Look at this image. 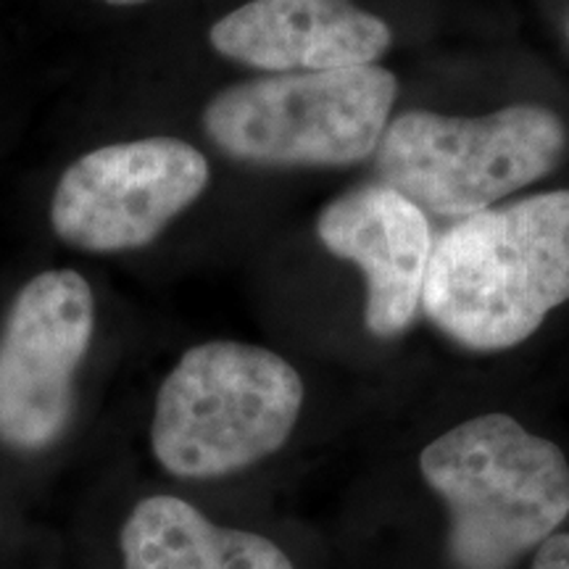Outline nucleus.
Instances as JSON below:
<instances>
[{
    "label": "nucleus",
    "instance_id": "nucleus-1",
    "mask_svg": "<svg viewBox=\"0 0 569 569\" xmlns=\"http://www.w3.org/2000/svg\"><path fill=\"white\" fill-rule=\"evenodd\" d=\"M569 301V190L457 219L432 243L422 311L453 343L507 351Z\"/></svg>",
    "mask_w": 569,
    "mask_h": 569
},
{
    "label": "nucleus",
    "instance_id": "nucleus-2",
    "mask_svg": "<svg viewBox=\"0 0 569 569\" xmlns=\"http://www.w3.org/2000/svg\"><path fill=\"white\" fill-rule=\"evenodd\" d=\"M451 515L448 553L459 569H507L569 517V461L509 415L467 419L419 457Z\"/></svg>",
    "mask_w": 569,
    "mask_h": 569
},
{
    "label": "nucleus",
    "instance_id": "nucleus-3",
    "mask_svg": "<svg viewBox=\"0 0 569 569\" xmlns=\"http://www.w3.org/2000/svg\"><path fill=\"white\" fill-rule=\"evenodd\" d=\"M303 407V380L280 353L211 340L177 361L156 396L151 446L177 478H222L280 451Z\"/></svg>",
    "mask_w": 569,
    "mask_h": 569
},
{
    "label": "nucleus",
    "instance_id": "nucleus-4",
    "mask_svg": "<svg viewBox=\"0 0 569 569\" xmlns=\"http://www.w3.org/2000/svg\"><path fill=\"white\" fill-rule=\"evenodd\" d=\"M398 96L386 67L296 71L234 82L201 113L224 156L269 169H340L372 159Z\"/></svg>",
    "mask_w": 569,
    "mask_h": 569
},
{
    "label": "nucleus",
    "instance_id": "nucleus-5",
    "mask_svg": "<svg viewBox=\"0 0 569 569\" xmlns=\"http://www.w3.org/2000/svg\"><path fill=\"white\" fill-rule=\"evenodd\" d=\"M565 151V122L546 106L515 103L486 117L403 111L390 119L375 169L425 213L465 219L543 180Z\"/></svg>",
    "mask_w": 569,
    "mask_h": 569
},
{
    "label": "nucleus",
    "instance_id": "nucleus-6",
    "mask_svg": "<svg viewBox=\"0 0 569 569\" xmlns=\"http://www.w3.org/2000/svg\"><path fill=\"white\" fill-rule=\"evenodd\" d=\"M209 180L206 156L180 138L111 142L63 169L51 227L74 251H138L190 209Z\"/></svg>",
    "mask_w": 569,
    "mask_h": 569
},
{
    "label": "nucleus",
    "instance_id": "nucleus-7",
    "mask_svg": "<svg viewBox=\"0 0 569 569\" xmlns=\"http://www.w3.org/2000/svg\"><path fill=\"white\" fill-rule=\"evenodd\" d=\"M92 330L96 298L74 269H46L19 290L0 330V443L40 451L61 436Z\"/></svg>",
    "mask_w": 569,
    "mask_h": 569
},
{
    "label": "nucleus",
    "instance_id": "nucleus-8",
    "mask_svg": "<svg viewBox=\"0 0 569 569\" xmlns=\"http://www.w3.org/2000/svg\"><path fill=\"white\" fill-rule=\"evenodd\" d=\"M317 238L365 274V322L372 336L396 338L415 325L436 243L417 203L382 182L359 184L325 206Z\"/></svg>",
    "mask_w": 569,
    "mask_h": 569
},
{
    "label": "nucleus",
    "instance_id": "nucleus-9",
    "mask_svg": "<svg viewBox=\"0 0 569 569\" xmlns=\"http://www.w3.org/2000/svg\"><path fill=\"white\" fill-rule=\"evenodd\" d=\"M211 48L269 74L369 67L393 32L351 0H251L217 21Z\"/></svg>",
    "mask_w": 569,
    "mask_h": 569
},
{
    "label": "nucleus",
    "instance_id": "nucleus-10",
    "mask_svg": "<svg viewBox=\"0 0 569 569\" xmlns=\"http://www.w3.org/2000/svg\"><path fill=\"white\" fill-rule=\"evenodd\" d=\"M122 553L127 569H293L272 540L219 528L174 496L146 498L132 509Z\"/></svg>",
    "mask_w": 569,
    "mask_h": 569
},
{
    "label": "nucleus",
    "instance_id": "nucleus-11",
    "mask_svg": "<svg viewBox=\"0 0 569 569\" xmlns=\"http://www.w3.org/2000/svg\"><path fill=\"white\" fill-rule=\"evenodd\" d=\"M532 569H569V532H553L538 546Z\"/></svg>",
    "mask_w": 569,
    "mask_h": 569
},
{
    "label": "nucleus",
    "instance_id": "nucleus-12",
    "mask_svg": "<svg viewBox=\"0 0 569 569\" xmlns=\"http://www.w3.org/2000/svg\"><path fill=\"white\" fill-rule=\"evenodd\" d=\"M109 6H142V3H151V0H103Z\"/></svg>",
    "mask_w": 569,
    "mask_h": 569
},
{
    "label": "nucleus",
    "instance_id": "nucleus-13",
    "mask_svg": "<svg viewBox=\"0 0 569 569\" xmlns=\"http://www.w3.org/2000/svg\"><path fill=\"white\" fill-rule=\"evenodd\" d=\"M567 32H569V27H567Z\"/></svg>",
    "mask_w": 569,
    "mask_h": 569
}]
</instances>
